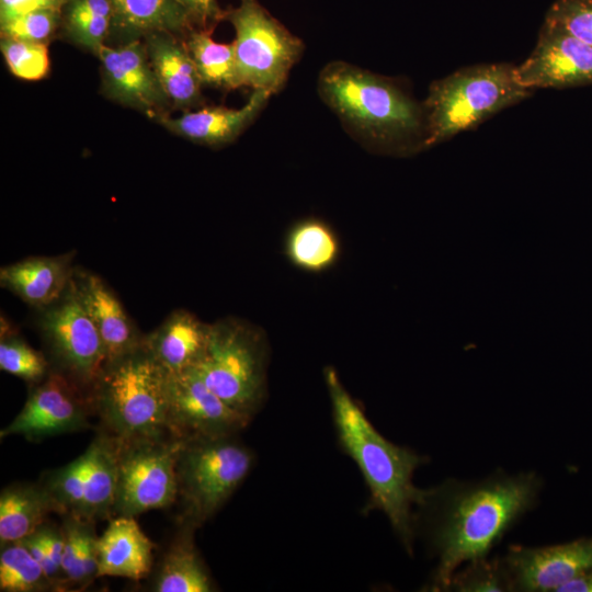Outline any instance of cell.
<instances>
[{"label": "cell", "instance_id": "cell-1", "mask_svg": "<svg viewBox=\"0 0 592 592\" xmlns=\"http://www.w3.org/2000/svg\"><path fill=\"white\" fill-rule=\"evenodd\" d=\"M543 487L534 471H497L480 481L448 479L425 489L414 511V534L436 559L429 591H449L464 563L487 557L505 533L534 509Z\"/></svg>", "mask_w": 592, "mask_h": 592}, {"label": "cell", "instance_id": "cell-2", "mask_svg": "<svg viewBox=\"0 0 592 592\" xmlns=\"http://www.w3.org/2000/svg\"><path fill=\"white\" fill-rule=\"evenodd\" d=\"M323 377L339 443L362 473L369 491L368 509L386 515L407 553L412 554L414 511L425 494V489L414 486L413 475L428 457L384 437L332 366L325 368Z\"/></svg>", "mask_w": 592, "mask_h": 592}, {"label": "cell", "instance_id": "cell-3", "mask_svg": "<svg viewBox=\"0 0 592 592\" xmlns=\"http://www.w3.org/2000/svg\"><path fill=\"white\" fill-rule=\"evenodd\" d=\"M318 90L346 125L376 146L400 148L418 140L415 137L422 143L423 107L390 80L333 61L321 70Z\"/></svg>", "mask_w": 592, "mask_h": 592}, {"label": "cell", "instance_id": "cell-4", "mask_svg": "<svg viewBox=\"0 0 592 592\" xmlns=\"http://www.w3.org/2000/svg\"><path fill=\"white\" fill-rule=\"evenodd\" d=\"M168 382L169 373L144 344L106 361L90 391L102 431L119 440L171 436Z\"/></svg>", "mask_w": 592, "mask_h": 592}, {"label": "cell", "instance_id": "cell-5", "mask_svg": "<svg viewBox=\"0 0 592 592\" xmlns=\"http://www.w3.org/2000/svg\"><path fill=\"white\" fill-rule=\"evenodd\" d=\"M531 92L517 81L515 66L510 64L470 66L432 82L422 106L424 134L420 149L476 127Z\"/></svg>", "mask_w": 592, "mask_h": 592}, {"label": "cell", "instance_id": "cell-6", "mask_svg": "<svg viewBox=\"0 0 592 592\" xmlns=\"http://www.w3.org/2000/svg\"><path fill=\"white\" fill-rule=\"evenodd\" d=\"M267 362L264 332L226 317L209 325L205 353L194 369L228 406L252 420L266 397Z\"/></svg>", "mask_w": 592, "mask_h": 592}, {"label": "cell", "instance_id": "cell-7", "mask_svg": "<svg viewBox=\"0 0 592 592\" xmlns=\"http://www.w3.org/2000/svg\"><path fill=\"white\" fill-rule=\"evenodd\" d=\"M253 463V452L236 435L181 441L175 465L180 522L203 525L242 483Z\"/></svg>", "mask_w": 592, "mask_h": 592}, {"label": "cell", "instance_id": "cell-8", "mask_svg": "<svg viewBox=\"0 0 592 592\" xmlns=\"http://www.w3.org/2000/svg\"><path fill=\"white\" fill-rule=\"evenodd\" d=\"M235 29L232 41L237 86L276 94L299 60L304 44L276 20L259 0H239L226 10Z\"/></svg>", "mask_w": 592, "mask_h": 592}, {"label": "cell", "instance_id": "cell-9", "mask_svg": "<svg viewBox=\"0 0 592 592\" xmlns=\"http://www.w3.org/2000/svg\"><path fill=\"white\" fill-rule=\"evenodd\" d=\"M114 439L116 490L113 517L166 509L177 502V456L181 441Z\"/></svg>", "mask_w": 592, "mask_h": 592}, {"label": "cell", "instance_id": "cell-10", "mask_svg": "<svg viewBox=\"0 0 592 592\" xmlns=\"http://www.w3.org/2000/svg\"><path fill=\"white\" fill-rule=\"evenodd\" d=\"M36 311V326L50 369L90 394L106 356L99 332L81 305L72 280L57 300Z\"/></svg>", "mask_w": 592, "mask_h": 592}, {"label": "cell", "instance_id": "cell-11", "mask_svg": "<svg viewBox=\"0 0 592 592\" xmlns=\"http://www.w3.org/2000/svg\"><path fill=\"white\" fill-rule=\"evenodd\" d=\"M94 413L91 396L62 374L50 369L29 386L21 411L0 432V439L22 435L37 442L46 437L86 430Z\"/></svg>", "mask_w": 592, "mask_h": 592}, {"label": "cell", "instance_id": "cell-12", "mask_svg": "<svg viewBox=\"0 0 592 592\" xmlns=\"http://www.w3.org/2000/svg\"><path fill=\"white\" fill-rule=\"evenodd\" d=\"M250 421L218 397L195 369L169 373L167 423L173 439L236 435Z\"/></svg>", "mask_w": 592, "mask_h": 592}, {"label": "cell", "instance_id": "cell-13", "mask_svg": "<svg viewBox=\"0 0 592 592\" xmlns=\"http://www.w3.org/2000/svg\"><path fill=\"white\" fill-rule=\"evenodd\" d=\"M95 56L106 98L155 119L167 115L171 104L151 67L144 39L103 45Z\"/></svg>", "mask_w": 592, "mask_h": 592}, {"label": "cell", "instance_id": "cell-14", "mask_svg": "<svg viewBox=\"0 0 592 592\" xmlns=\"http://www.w3.org/2000/svg\"><path fill=\"white\" fill-rule=\"evenodd\" d=\"M515 76L528 90L592 84V47L545 21L532 54L515 66Z\"/></svg>", "mask_w": 592, "mask_h": 592}, {"label": "cell", "instance_id": "cell-15", "mask_svg": "<svg viewBox=\"0 0 592 592\" xmlns=\"http://www.w3.org/2000/svg\"><path fill=\"white\" fill-rule=\"evenodd\" d=\"M503 559L513 591L558 592L592 567V537L543 547L512 545Z\"/></svg>", "mask_w": 592, "mask_h": 592}, {"label": "cell", "instance_id": "cell-16", "mask_svg": "<svg viewBox=\"0 0 592 592\" xmlns=\"http://www.w3.org/2000/svg\"><path fill=\"white\" fill-rule=\"evenodd\" d=\"M72 283L81 305L102 340L105 362L143 346L145 333L139 330L118 296L100 275L76 266Z\"/></svg>", "mask_w": 592, "mask_h": 592}, {"label": "cell", "instance_id": "cell-17", "mask_svg": "<svg viewBox=\"0 0 592 592\" xmlns=\"http://www.w3.org/2000/svg\"><path fill=\"white\" fill-rule=\"evenodd\" d=\"M271 94L252 90L239 109L205 106L184 111L180 116L163 115L157 121L172 134L195 144L218 147L232 143L260 114Z\"/></svg>", "mask_w": 592, "mask_h": 592}, {"label": "cell", "instance_id": "cell-18", "mask_svg": "<svg viewBox=\"0 0 592 592\" xmlns=\"http://www.w3.org/2000/svg\"><path fill=\"white\" fill-rule=\"evenodd\" d=\"M76 251L57 255H30L0 267V286L34 310L57 300L69 286Z\"/></svg>", "mask_w": 592, "mask_h": 592}, {"label": "cell", "instance_id": "cell-19", "mask_svg": "<svg viewBox=\"0 0 592 592\" xmlns=\"http://www.w3.org/2000/svg\"><path fill=\"white\" fill-rule=\"evenodd\" d=\"M143 39L151 67L170 104L183 112L202 105L204 84L184 37L158 32Z\"/></svg>", "mask_w": 592, "mask_h": 592}, {"label": "cell", "instance_id": "cell-20", "mask_svg": "<svg viewBox=\"0 0 592 592\" xmlns=\"http://www.w3.org/2000/svg\"><path fill=\"white\" fill-rule=\"evenodd\" d=\"M209 325L193 312L179 308L145 334L144 346L170 374L194 369L205 353Z\"/></svg>", "mask_w": 592, "mask_h": 592}, {"label": "cell", "instance_id": "cell-21", "mask_svg": "<svg viewBox=\"0 0 592 592\" xmlns=\"http://www.w3.org/2000/svg\"><path fill=\"white\" fill-rule=\"evenodd\" d=\"M153 548L134 516L112 517L98 538V578H147L152 570Z\"/></svg>", "mask_w": 592, "mask_h": 592}, {"label": "cell", "instance_id": "cell-22", "mask_svg": "<svg viewBox=\"0 0 592 592\" xmlns=\"http://www.w3.org/2000/svg\"><path fill=\"white\" fill-rule=\"evenodd\" d=\"M112 7L111 39L118 45L168 32L185 37L195 30L175 0H109Z\"/></svg>", "mask_w": 592, "mask_h": 592}, {"label": "cell", "instance_id": "cell-23", "mask_svg": "<svg viewBox=\"0 0 592 592\" xmlns=\"http://www.w3.org/2000/svg\"><path fill=\"white\" fill-rule=\"evenodd\" d=\"M161 561L151 590L155 592H212L216 591L210 573L202 559L193 534L195 526L181 522Z\"/></svg>", "mask_w": 592, "mask_h": 592}, {"label": "cell", "instance_id": "cell-24", "mask_svg": "<svg viewBox=\"0 0 592 592\" xmlns=\"http://www.w3.org/2000/svg\"><path fill=\"white\" fill-rule=\"evenodd\" d=\"M57 508L42 482H14L0 493V546L35 532Z\"/></svg>", "mask_w": 592, "mask_h": 592}, {"label": "cell", "instance_id": "cell-25", "mask_svg": "<svg viewBox=\"0 0 592 592\" xmlns=\"http://www.w3.org/2000/svg\"><path fill=\"white\" fill-rule=\"evenodd\" d=\"M89 466L79 519H112L116 490V455L113 436L101 431L87 447Z\"/></svg>", "mask_w": 592, "mask_h": 592}, {"label": "cell", "instance_id": "cell-26", "mask_svg": "<svg viewBox=\"0 0 592 592\" xmlns=\"http://www.w3.org/2000/svg\"><path fill=\"white\" fill-rule=\"evenodd\" d=\"M284 252L295 267L309 273H321L338 262L341 242L329 224L310 217L295 223L288 229Z\"/></svg>", "mask_w": 592, "mask_h": 592}, {"label": "cell", "instance_id": "cell-27", "mask_svg": "<svg viewBox=\"0 0 592 592\" xmlns=\"http://www.w3.org/2000/svg\"><path fill=\"white\" fill-rule=\"evenodd\" d=\"M94 523L62 515L65 545L61 560L62 587H86L98 579V538Z\"/></svg>", "mask_w": 592, "mask_h": 592}, {"label": "cell", "instance_id": "cell-28", "mask_svg": "<svg viewBox=\"0 0 592 592\" xmlns=\"http://www.w3.org/2000/svg\"><path fill=\"white\" fill-rule=\"evenodd\" d=\"M112 19L109 0H65L60 30L69 41L96 55L111 36Z\"/></svg>", "mask_w": 592, "mask_h": 592}, {"label": "cell", "instance_id": "cell-29", "mask_svg": "<svg viewBox=\"0 0 592 592\" xmlns=\"http://www.w3.org/2000/svg\"><path fill=\"white\" fill-rule=\"evenodd\" d=\"M213 30H192L184 43L203 84L224 90L237 89L235 50L232 42L217 43Z\"/></svg>", "mask_w": 592, "mask_h": 592}, {"label": "cell", "instance_id": "cell-30", "mask_svg": "<svg viewBox=\"0 0 592 592\" xmlns=\"http://www.w3.org/2000/svg\"><path fill=\"white\" fill-rule=\"evenodd\" d=\"M0 547L1 592H39L54 589L43 567L20 540Z\"/></svg>", "mask_w": 592, "mask_h": 592}, {"label": "cell", "instance_id": "cell-31", "mask_svg": "<svg viewBox=\"0 0 592 592\" xmlns=\"http://www.w3.org/2000/svg\"><path fill=\"white\" fill-rule=\"evenodd\" d=\"M449 590L459 592L513 591L503 557H482L470 560L453 574Z\"/></svg>", "mask_w": 592, "mask_h": 592}, {"label": "cell", "instance_id": "cell-32", "mask_svg": "<svg viewBox=\"0 0 592 592\" xmlns=\"http://www.w3.org/2000/svg\"><path fill=\"white\" fill-rule=\"evenodd\" d=\"M0 369L31 385L48 375L50 364L44 352L33 349L15 331L0 337Z\"/></svg>", "mask_w": 592, "mask_h": 592}, {"label": "cell", "instance_id": "cell-33", "mask_svg": "<svg viewBox=\"0 0 592 592\" xmlns=\"http://www.w3.org/2000/svg\"><path fill=\"white\" fill-rule=\"evenodd\" d=\"M0 49L10 72L23 80L37 81L49 71L48 43L1 36Z\"/></svg>", "mask_w": 592, "mask_h": 592}, {"label": "cell", "instance_id": "cell-34", "mask_svg": "<svg viewBox=\"0 0 592 592\" xmlns=\"http://www.w3.org/2000/svg\"><path fill=\"white\" fill-rule=\"evenodd\" d=\"M1 36L48 43L60 30V10H38L0 24Z\"/></svg>", "mask_w": 592, "mask_h": 592}, {"label": "cell", "instance_id": "cell-35", "mask_svg": "<svg viewBox=\"0 0 592 592\" xmlns=\"http://www.w3.org/2000/svg\"><path fill=\"white\" fill-rule=\"evenodd\" d=\"M545 21L592 47V0H556Z\"/></svg>", "mask_w": 592, "mask_h": 592}, {"label": "cell", "instance_id": "cell-36", "mask_svg": "<svg viewBox=\"0 0 592 592\" xmlns=\"http://www.w3.org/2000/svg\"><path fill=\"white\" fill-rule=\"evenodd\" d=\"M185 11L192 26L198 30H214L218 22L225 20L217 0H175Z\"/></svg>", "mask_w": 592, "mask_h": 592}, {"label": "cell", "instance_id": "cell-37", "mask_svg": "<svg viewBox=\"0 0 592 592\" xmlns=\"http://www.w3.org/2000/svg\"><path fill=\"white\" fill-rule=\"evenodd\" d=\"M65 0H0V24L38 10H60Z\"/></svg>", "mask_w": 592, "mask_h": 592}, {"label": "cell", "instance_id": "cell-38", "mask_svg": "<svg viewBox=\"0 0 592 592\" xmlns=\"http://www.w3.org/2000/svg\"><path fill=\"white\" fill-rule=\"evenodd\" d=\"M558 592H592V567L565 583Z\"/></svg>", "mask_w": 592, "mask_h": 592}]
</instances>
